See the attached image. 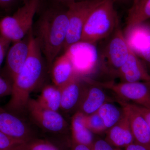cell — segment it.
<instances>
[{
	"label": "cell",
	"mask_w": 150,
	"mask_h": 150,
	"mask_svg": "<svg viewBox=\"0 0 150 150\" xmlns=\"http://www.w3.org/2000/svg\"><path fill=\"white\" fill-rule=\"evenodd\" d=\"M33 29L29 32V51L24 66L12 83L11 97L4 108L24 116L30 95L41 83L45 74V64Z\"/></svg>",
	"instance_id": "1"
},
{
	"label": "cell",
	"mask_w": 150,
	"mask_h": 150,
	"mask_svg": "<svg viewBox=\"0 0 150 150\" xmlns=\"http://www.w3.org/2000/svg\"><path fill=\"white\" fill-rule=\"evenodd\" d=\"M68 25L67 11H48L38 21L35 38L50 69L56 56L63 48Z\"/></svg>",
	"instance_id": "2"
},
{
	"label": "cell",
	"mask_w": 150,
	"mask_h": 150,
	"mask_svg": "<svg viewBox=\"0 0 150 150\" xmlns=\"http://www.w3.org/2000/svg\"><path fill=\"white\" fill-rule=\"evenodd\" d=\"M118 25L112 0L102 1L87 20L80 41L93 44L111 35Z\"/></svg>",
	"instance_id": "3"
},
{
	"label": "cell",
	"mask_w": 150,
	"mask_h": 150,
	"mask_svg": "<svg viewBox=\"0 0 150 150\" xmlns=\"http://www.w3.org/2000/svg\"><path fill=\"white\" fill-rule=\"evenodd\" d=\"M40 0H26L12 16L0 21L1 37L16 42L23 39L32 29L33 23Z\"/></svg>",
	"instance_id": "4"
},
{
	"label": "cell",
	"mask_w": 150,
	"mask_h": 150,
	"mask_svg": "<svg viewBox=\"0 0 150 150\" xmlns=\"http://www.w3.org/2000/svg\"><path fill=\"white\" fill-rule=\"evenodd\" d=\"M24 115L37 130L44 133L59 135L66 134L69 129V124L60 112L44 108L33 98L28 100Z\"/></svg>",
	"instance_id": "5"
},
{
	"label": "cell",
	"mask_w": 150,
	"mask_h": 150,
	"mask_svg": "<svg viewBox=\"0 0 150 150\" xmlns=\"http://www.w3.org/2000/svg\"><path fill=\"white\" fill-rule=\"evenodd\" d=\"M87 79L92 83L111 91L118 97V100L150 109V81L116 83Z\"/></svg>",
	"instance_id": "6"
},
{
	"label": "cell",
	"mask_w": 150,
	"mask_h": 150,
	"mask_svg": "<svg viewBox=\"0 0 150 150\" xmlns=\"http://www.w3.org/2000/svg\"><path fill=\"white\" fill-rule=\"evenodd\" d=\"M102 1L86 0L76 1L68 7L67 13L69 25L67 38L63 46L65 51L74 44L80 42L87 20L91 12Z\"/></svg>",
	"instance_id": "7"
},
{
	"label": "cell",
	"mask_w": 150,
	"mask_h": 150,
	"mask_svg": "<svg viewBox=\"0 0 150 150\" xmlns=\"http://www.w3.org/2000/svg\"><path fill=\"white\" fill-rule=\"evenodd\" d=\"M111 35L101 55V64L106 72L117 76L128 58L130 47L119 25Z\"/></svg>",
	"instance_id": "8"
},
{
	"label": "cell",
	"mask_w": 150,
	"mask_h": 150,
	"mask_svg": "<svg viewBox=\"0 0 150 150\" xmlns=\"http://www.w3.org/2000/svg\"><path fill=\"white\" fill-rule=\"evenodd\" d=\"M37 130L25 116L13 113L0 106V131L2 133L27 142L37 138Z\"/></svg>",
	"instance_id": "9"
},
{
	"label": "cell",
	"mask_w": 150,
	"mask_h": 150,
	"mask_svg": "<svg viewBox=\"0 0 150 150\" xmlns=\"http://www.w3.org/2000/svg\"><path fill=\"white\" fill-rule=\"evenodd\" d=\"M72 62L76 74H87L93 71L97 62L96 50L93 44L78 42L66 51Z\"/></svg>",
	"instance_id": "10"
},
{
	"label": "cell",
	"mask_w": 150,
	"mask_h": 150,
	"mask_svg": "<svg viewBox=\"0 0 150 150\" xmlns=\"http://www.w3.org/2000/svg\"><path fill=\"white\" fill-rule=\"evenodd\" d=\"M118 100L129 120L134 142L150 150V128L146 119L131 103Z\"/></svg>",
	"instance_id": "11"
},
{
	"label": "cell",
	"mask_w": 150,
	"mask_h": 150,
	"mask_svg": "<svg viewBox=\"0 0 150 150\" xmlns=\"http://www.w3.org/2000/svg\"><path fill=\"white\" fill-rule=\"evenodd\" d=\"M83 79L86 84L77 112L88 115L97 112L103 105L110 100L103 88L92 83L86 77Z\"/></svg>",
	"instance_id": "12"
},
{
	"label": "cell",
	"mask_w": 150,
	"mask_h": 150,
	"mask_svg": "<svg viewBox=\"0 0 150 150\" xmlns=\"http://www.w3.org/2000/svg\"><path fill=\"white\" fill-rule=\"evenodd\" d=\"M117 76L121 82L150 81V74L144 64L130 47L126 62L118 71Z\"/></svg>",
	"instance_id": "13"
},
{
	"label": "cell",
	"mask_w": 150,
	"mask_h": 150,
	"mask_svg": "<svg viewBox=\"0 0 150 150\" xmlns=\"http://www.w3.org/2000/svg\"><path fill=\"white\" fill-rule=\"evenodd\" d=\"M85 85L82 83L76 76L62 88L60 111L65 114L73 115L77 112L78 108L84 88Z\"/></svg>",
	"instance_id": "14"
},
{
	"label": "cell",
	"mask_w": 150,
	"mask_h": 150,
	"mask_svg": "<svg viewBox=\"0 0 150 150\" xmlns=\"http://www.w3.org/2000/svg\"><path fill=\"white\" fill-rule=\"evenodd\" d=\"M29 51V33L26 39L24 38L15 42L8 53L7 67L12 82L24 66Z\"/></svg>",
	"instance_id": "15"
},
{
	"label": "cell",
	"mask_w": 150,
	"mask_h": 150,
	"mask_svg": "<svg viewBox=\"0 0 150 150\" xmlns=\"http://www.w3.org/2000/svg\"><path fill=\"white\" fill-rule=\"evenodd\" d=\"M142 24L127 33L130 37L126 40L131 49L150 68V28L143 27Z\"/></svg>",
	"instance_id": "16"
},
{
	"label": "cell",
	"mask_w": 150,
	"mask_h": 150,
	"mask_svg": "<svg viewBox=\"0 0 150 150\" xmlns=\"http://www.w3.org/2000/svg\"><path fill=\"white\" fill-rule=\"evenodd\" d=\"M50 69L53 84L59 88H62L77 76L72 62L66 53L55 60Z\"/></svg>",
	"instance_id": "17"
},
{
	"label": "cell",
	"mask_w": 150,
	"mask_h": 150,
	"mask_svg": "<svg viewBox=\"0 0 150 150\" xmlns=\"http://www.w3.org/2000/svg\"><path fill=\"white\" fill-rule=\"evenodd\" d=\"M107 139L111 145L119 147H126L134 143V137L129 120L124 112L119 122L108 130Z\"/></svg>",
	"instance_id": "18"
},
{
	"label": "cell",
	"mask_w": 150,
	"mask_h": 150,
	"mask_svg": "<svg viewBox=\"0 0 150 150\" xmlns=\"http://www.w3.org/2000/svg\"><path fill=\"white\" fill-rule=\"evenodd\" d=\"M150 18V0H134L128 11L126 33Z\"/></svg>",
	"instance_id": "19"
},
{
	"label": "cell",
	"mask_w": 150,
	"mask_h": 150,
	"mask_svg": "<svg viewBox=\"0 0 150 150\" xmlns=\"http://www.w3.org/2000/svg\"><path fill=\"white\" fill-rule=\"evenodd\" d=\"M70 129L73 142L92 147L93 133L86 126L84 115L79 112L75 113L72 117Z\"/></svg>",
	"instance_id": "20"
},
{
	"label": "cell",
	"mask_w": 150,
	"mask_h": 150,
	"mask_svg": "<svg viewBox=\"0 0 150 150\" xmlns=\"http://www.w3.org/2000/svg\"><path fill=\"white\" fill-rule=\"evenodd\" d=\"M62 88L54 84L46 85L36 100L38 104L49 110L59 112L61 107Z\"/></svg>",
	"instance_id": "21"
},
{
	"label": "cell",
	"mask_w": 150,
	"mask_h": 150,
	"mask_svg": "<svg viewBox=\"0 0 150 150\" xmlns=\"http://www.w3.org/2000/svg\"><path fill=\"white\" fill-rule=\"evenodd\" d=\"M97 112L102 118L107 130L118 123L123 115L122 108L121 109L110 101L103 105Z\"/></svg>",
	"instance_id": "22"
},
{
	"label": "cell",
	"mask_w": 150,
	"mask_h": 150,
	"mask_svg": "<svg viewBox=\"0 0 150 150\" xmlns=\"http://www.w3.org/2000/svg\"><path fill=\"white\" fill-rule=\"evenodd\" d=\"M18 150H60L48 140L36 138L24 143Z\"/></svg>",
	"instance_id": "23"
},
{
	"label": "cell",
	"mask_w": 150,
	"mask_h": 150,
	"mask_svg": "<svg viewBox=\"0 0 150 150\" xmlns=\"http://www.w3.org/2000/svg\"><path fill=\"white\" fill-rule=\"evenodd\" d=\"M84 121L86 126L93 133L100 134L107 131L102 118L97 112L91 115H84Z\"/></svg>",
	"instance_id": "24"
},
{
	"label": "cell",
	"mask_w": 150,
	"mask_h": 150,
	"mask_svg": "<svg viewBox=\"0 0 150 150\" xmlns=\"http://www.w3.org/2000/svg\"><path fill=\"white\" fill-rule=\"evenodd\" d=\"M25 142L9 137L0 131V150H18Z\"/></svg>",
	"instance_id": "25"
},
{
	"label": "cell",
	"mask_w": 150,
	"mask_h": 150,
	"mask_svg": "<svg viewBox=\"0 0 150 150\" xmlns=\"http://www.w3.org/2000/svg\"><path fill=\"white\" fill-rule=\"evenodd\" d=\"M12 85L0 76V97L11 95Z\"/></svg>",
	"instance_id": "26"
},
{
	"label": "cell",
	"mask_w": 150,
	"mask_h": 150,
	"mask_svg": "<svg viewBox=\"0 0 150 150\" xmlns=\"http://www.w3.org/2000/svg\"><path fill=\"white\" fill-rule=\"evenodd\" d=\"M92 150H115L107 140L99 139L94 142Z\"/></svg>",
	"instance_id": "27"
},
{
	"label": "cell",
	"mask_w": 150,
	"mask_h": 150,
	"mask_svg": "<svg viewBox=\"0 0 150 150\" xmlns=\"http://www.w3.org/2000/svg\"><path fill=\"white\" fill-rule=\"evenodd\" d=\"M131 104L134 108L144 116L150 128V109L138 105L133 104V103H131Z\"/></svg>",
	"instance_id": "28"
},
{
	"label": "cell",
	"mask_w": 150,
	"mask_h": 150,
	"mask_svg": "<svg viewBox=\"0 0 150 150\" xmlns=\"http://www.w3.org/2000/svg\"><path fill=\"white\" fill-rule=\"evenodd\" d=\"M10 41L6 40L4 38L0 37V67L4 58L6 48Z\"/></svg>",
	"instance_id": "29"
},
{
	"label": "cell",
	"mask_w": 150,
	"mask_h": 150,
	"mask_svg": "<svg viewBox=\"0 0 150 150\" xmlns=\"http://www.w3.org/2000/svg\"><path fill=\"white\" fill-rule=\"evenodd\" d=\"M125 150H150L146 147L137 143H132L125 147Z\"/></svg>",
	"instance_id": "30"
},
{
	"label": "cell",
	"mask_w": 150,
	"mask_h": 150,
	"mask_svg": "<svg viewBox=\"0 0 150 150\" xmlns=\"http://www.w3.org/2000/svg\"><path fill=\"white\" fill-rule=\"evenodd\" d=\"M71 150H92V147L73 142Z\"/></svg>",
	"instance_id": "31"
},
{
	"label": "cell",
	"mask_w": 150,
	"mask_h": 150,
	"mask_svg": "<svg viewBox=\"0 0 150 150\" xmlns=\"http://www.w3.org/2000/svg\"><path fill=\"white\" fill-rule=\"evenodd\" d=\"M18 1V0H0V6L4 7L10 6Z\"/></svg>",
	"instance_id": "32"
},
{
	"label": "cell",
	"mask_w": 150,
	"mask_h": 150,
	"mask_svg": "<svg viewBox=\"0 0 150 150\" xmlns=\"http://www.w3.org/2000/svg\"><path fill=\"white\" fill-rule=\"evenodd\" d=\"M89 1H105V0H89Z\"/></svg>",
	"instance_id": "33"
},
{
	"label": "cell",
	"mask_w": 150,
	"mask_h": 150,
	"mask_svg": "<svg viewBox=\"0 0 150 150\" xmlns=\"http://www.w3.org/2000/svg\"><path fill=\"white\" fill-rule=\"evenodd\" d=\"M119 1H124V0H119Z\"/></svg>",
	"instance_id": "34"
},
{
	"label": "cell",
	"mask_w": 150,
	"mask_h": 150,
	"mask_svg": "<svg viewBox=\"0 0 150 150\" xmlns=\"http://www.w3.org/2000/svg\"></svg>",
	"instance_id": "35"
}]
</instances>
